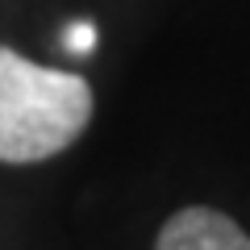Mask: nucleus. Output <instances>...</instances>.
Masks as SVG:
<instances>
[{
  "label": "nucleus",
  "mask_w": 250,
  "mask_h": 250,
  "mask_svg": "<svg viewBox=\"0 0 250 250\" xmlns=\"http://www.w3.org/2000/svg\"><path fill=\"white\" fill-rule=\"evenodd\" d=\"M75 29H80V34H71L67 46H71V50H88V46H92V25H75Z\"/></svg>",
  "instance_id": "3"
},
{
  "label": "nucleus",
  "mask_w": 250,
  "mask_h": 250,
  "mask_svg": "<svg viewBox=\"0 0 250 250\" xmlns=\"http://www.w3.org/2000/svg\"><path fill=\"white\" fill-rule=\"evenodd\" d=\"M96 113L92 83L0 46V163L29 167L71 150Z\"/></svg>",
  "instance_id": "1"
},
{
  "label": "nucleus",
  "mask_w": 250,
  "mask_h": 250,
  "mask_svg": "<svg viewBox=\"0 0 250 250\" xmlns=\"http://www.w3.org/2000/svg\"><path fill=\"white\" fill-rule=\"evenodd\" d=\"M154 250H250V233L208 205H188L163 221Z\"/></svg>",
  "instance_id": "2"
}]
</instances>
